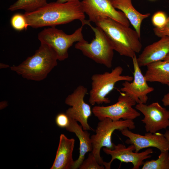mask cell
<instances>
[{
	"label": "cell",
	"instance_id": "6da1fadb",
	"mask_svg": "<svg viewBox=\"0 0 169 169\" xmlns=\"http://www.w3.org/2000/svg\"><path fill=\"white\" fill-rule=\"evenodd\" d=\"M24 14L28 26L34 28L55 27L75 20H79L81 22L85 20L81 1L47 3L35 11L25 12Z\"/></svg>",
	"mask_w": 169,
	"mask_h": 169
},
{
	"label": "cell",
	"instance_id": "7a4b0ae2",
	"mask_svg": "<svg viewBox=\"0 0 169 169\" xmlns=\"http://www.w3.org/2000/svg\"><path fill=\"white\" fill-rule=\"evenodd\" d=\"M110 40L114 50L131 59L142 48L141 37L136 31L110 18L100 17L95 21Z\"/></svg>",
	"mask_w": 169,
	"mask_h": 169
},
{
	"label": "cell",
	"instance_id": "3957f363",
	"mask_svg": "<svg viewBox=\"0 0 169 169\" xmlns=\"http://www.w3.org/2000/svg\"><path fill=\"white\" fill-rule=\"evenodd\" d=\"M58 60L54 50L49 45L41 43L33 55L28 57L19 65L10 68L25 79L40 81L45 79L57 65Z\"/></svg>",
	"mask_w": 169,
	"mask_h": 169
},
{
	"label": "cell",
	"instance_id": "277c9868",
	"mask_svg": "<svg viewBox=\"0 0 169 169\" xmlns=\"http://www.w3.org/2000/svg\"><path fill=\"white\" fill-rule=\"evenodd\" d=\"M85 24L91 28L95 37L90 43L85 39L77 42L75 48L96 63L111 68L114 50L110 40L100 28L93 27L88 20H86Z\"/></svg>",
	"mask_w": 169,
	"mask_h": 169
},
{
	"label": "cell",
	"instance_id": "5b68a950",
	"mask_svg": "<svg viewBox=\"0 0 169 169\" xmlns=\"http://www.w3.org/2000/svg\"><path fill=\"white\" fill-rule=\"evenodd\" d=\"M123 70L122 67L119 66L110 72L94 74L92 76L91 88L89 93L90 104L94 105L110 103V100L106 96L113 90L117 82L133 80V77L132 76L122 75Z\"/></svg>",
	"mask_w": 169,
	"mask_h": 169
},
{
	"label": "cell",
	"instance_id": "8992f818",
	"mask_svg": "<svg viewBox=\"0 0 169 169\" xmlns=\"http://www.w3.org/2000/svg\"><path fill=\"white\" fill-rule=\"evenodd\" d=\"M135 128V123L132 120H113L106 118L100 120L95 130V134L90 136L93 149L92 153L101 165H104L105 161L100 156V151L103 147L112 150L115 144L111 141V136L116 130L121 131L128 128Z\"/></svg>",
	"mask_w": 169,
	"mask_h": 169
},
{
	"label": "cell",
	"instance_id": "52a82bcc",
	"mask_svg": "<svg viewBox=\"0 0 169 169\" xmlns=\"http://www.w3.org/2000/svg\"><path fill=\"white\" fill-rule=\"evenodd\" d=\"M84 25L76 29L71 34H67L55 27L45 28L38 34L41 43L46 44L55 52L58 60L63 61L68 57V50L73 44L82 41V30Z\"/></svg>",
	"mask_w": 169,
	"mask_h": 169
},
{
	"label": "cell",
	"instance_id": "ba28073f",
	"mask_svg": "<svg viewBox=\"0 0 169 169\" xmlns=\"http://www.w3.org/2000/svg\"><path fill=\"white\" fill-rule=\"evenodd\" d=\"M117 102L109 106H95L92 108V113L99 120L109 118L113 120H133L140 116V114L133 106L136 102L124 93L119 92Z\"/></svg>",
	"mask_w": 169,
	"mask_h": 169
},
{
	"label": "cell",
	"instance_id": "9c48e42d",
	"mask_svg": "<svg viewBox=\"0 0 169 169\" xmlns=\"http://www.w3.org/2000/svg\"><path fill=\"white\" fill-rule=\"evenodd\" d=\"M87 89L82 85H79L73 92L66 98L65 102L70 106L66 111V113L69 117L80 124L84 130H93L88 123V119L92 113L90 105L84 100L88 94Z\"/></svg>",
	"mask_w": 169,
	"mask_h": 169
},
{
	"label": "cell",
	"instance_id": "30bf717a",
	"mask_svg": "<svg viewBox=\"0 0 169 169\" xmlns=\"http://www.w3.org/2000/svg\"><path fill=\"white\" fill-rule=\"evenodd\" d=\"M135 108L144 116L141 121L145 124L147 132L155 133L169 126V111L158 102L148 105L139 103Z\"/></svg>",
	"mask_w": 169,
	"mask_h": 169
},
{
	"label": "cell",
	"instance_id": "8fae6325",
	"mask_svg": "<svg viewBox=\"0 0 169 169\" xmlns=\"http://www.w3.org/2000/svg\"><path fill=\"white\" fill-rule=\"evenodd\" d=\"M81 4L90 22L94 23L99 17H106L126 26H130L129 22L124 13L117 10L109 0H83Z\"/></svg>",
	"mask_w": 169,
	"mask_h": 169
},
{
	"label": "cell",
	"instance_id": "7c38bea8",
	"mask_svg": "<svg viewBox=\"0 0 169 169\" xmlns=\"http://www.w3.org/2000/svg\"><path fill=\"white\" fill-rule=\"evenodd\" d=\"M137 57L136 55L132 58L134 68L132 82L124 81L119 91L125 93L137 104H146L148 99L147 95L154 89L147 84L138 63Z\"/></svg>",
	"mask_w": 169,
	"mask_h": 169
},
{
	"label": "cell",
	"instance_id": "4fadbf2b",
	"mask_svg": "<svg viewBox=\"0 0 169 169\" xmlns=\"http://www.w3.org/2000/svg\"><path fill=\"white\" fill-rule=\"evenodd\" d=\"M135 150V147L133 144H131L128 147L121 144H118L117 145L115 144L114 148L112 150L103 147V151L111 156L109 162L105 161L104 166L105 169H110L111 164L113 161L117 159L121 162L131 163L133 166V169H138L143 165V161L151 158V154L153 152V151L151 148H148L145 151L139 153L134 152Z\"/></svg>",
	"mask_w": 169,
	"mask_h": 169
},
{
	"label": "cell",
	"instance_id": "5bb4252c",
	"mask_svg": "<svg viewBox=\"0 0 169 169\" xmlns=\"http://www.w3.org/2000/svg\"><path fill=\"white\" fill-rule=\"evenodd\" d=\"M129 130L126 128L120 131L123 136L129 138L126 140L125 143L134 146L135 152H138L142 149L151 147L156 148L160 151H169V142L164 134L157 132H148L142 135Z\"/></svg>",
	"mask_w": 169,
	"mask_h": 169
},
{
	"label": "cell",
	"instance_id": "9a60e30c",
	"mask_svg": "<svg viewBox=\"0 0 169 169\" xmlns=\"http://www.w3.org/2000/svg\"><path fill=\"white\" fill-rule=\"evenodd\" d=\"M158 41L146 47L137 57L141 67L157 61L163 60L169 53V37L164 36Z\"/></svg>",
	"mask_w": 169,
	"mask_h": 169
},
{
	"label": "cell",
	"instance_id": "2e32d148",
	"mask_svg": "<svg viewBox=\"0 0 169 169\" xmlns=\"http://www.w3.org/2000/svg\"><path fill=\"white\" fill-rule=\"evenodd\" d=\"M75 140L64 134L60 136L55 158L51 169H72L74 164L73 152Z\"/></svg>",
	"mask_w": 169,
	"mask_h": 169
},
{
	"label": "cell",
	"instance_id": "e0dca14e",
	"mask_svg": "<svg viewBox=\"0 0 169 169\" xmlns=\"http://www.w3.org/2000/svg\"><path fill=\"white\" fill-rule=\"evenodd\" d=\"M69 118V124L65 129L67 131L74 133L79 141V156L77 160L74 161L72 169H77L79 168L84 160L86 153L92 151L93 147L90 134L87 131L84 130L81 125H79L77 121Z\"/></svg>",
	"mask_w": 169,
	"mask_h": 169
},
{
	"label": "cell",
	"instance_id": "ac0fdd59",
	"mask_svg": "<svg viewBox=\"0 0 169 169\" xmlns=\"http://www.w3.org/2000/svg\"><path fill=\"white\" fill-rule=\"evenodd\" d=\"M111 3L115 8L124 13L141 37V23L144 19L150 15V13L143 14L139 13L133 6L132 0H115Z\"/></svg>",
	"mask_w": 169,
	"mask_h": 169
},
{
	"label": "cell",
	"instance_id": "d6986e66",
	"mask_svg": "<svg viewBox=\"0 0 169 169\" xmlns=\"http://www.w3.org/2000/svg\"><path fill=\"white\" fill-rule=\"evenodd\" d=\"M144 76L147 82H157L163 84L169 83V62L161 60L146 66Z\"/></svg>",
	"mask_w": 169,
	"mask_h": 169
},
{
	"label": "cell",
	"instance_id": "ffe728a7",
	"mask_svg": "<svg viewBox=\"0 0 169 169\" xmlns=\"http://www.w3.org/2000/svg\"><path fill=\"white\" fill-rule=\"evenodd\" d=\"M47 0H17L8 9L13 11L23 10L25 13L35 11L47 4Z\"/></svg>",
	"mask_w": 169,
	"mask_h": 169
},
{
	"label": "cell",
	"instance_id": "44dd1931",
	"mask_svg": "<svg viewBox=\"0 0 169 169\" xmlns=\"http://www.w3.org/2000/svg\"><path fill=\"white\" fill-rule=\"evenodd\" d=\"M143 165L142 169H169L168 151H161L157 159L146 161Z\"/></svg>",
	"mask_w": 169,
	"mask_h": 169
},
{
	"label": "cell",
	"instance_id": "7402d4cb",
	"mask_svg": "<svg viewBox=\"0 0 169 169\" xmlns=\"http://www.w3.org/2000/svg\"><path fill=\"white\" fill-rule=\"evenodd\" d=\"M10 23L12 28L18 31L27 29L28 26L24 14L19 13H16L12 16Z\"/></svg>",
	"mask_w": 169,
	"mask_h": 169
},
{
	"label": "cell",
	"instance_id": "603a6c76",
	"mask_svg": "<svg viewBox=\"0 0 169 169\" xmlns=\"http://www.w3.org/2000/svg\"><path fill=\"white\" fill-rule=\"evenodd\" d=\"M79 168V169H105L103 165L99 164L91 152L89 154L87 159L84 160Z\"/></svg>",
	"mask_w": 169,
	"mask_h": 169
},
{
	"label": "cell",
	"instance_id": "cb8c5ba5",
	"mask_svg": "<svg viewBox=\"0 0 169 169\" xmlns=\"http://www.w3.org/2000/svg\"><path fill=\"white\" fill-rule=\"evenodd\" d=\"M167 18L166 14L164 12H156L154 13L151 18L152 24L156 28H162L165 25Z\"/></svg>",
	"mask_w": 169,
	"mask_h": 169
},
{
	"label": "cell",
	"instance_id": "d4e9b609",
	"mask_svg": "<svg viewBox=\"0 0 169 169\" xmlns=\"http://www.w3.org/2000/svg\"><path fill=\"white\" fill-rule=\"evenodd\" d=\"M57 125L61 128H66L69 125L70 120L66 113H60L56 116L55 119Z\"/></svg>",
	"mask_w": 169,
	"mask_h": 169
},
{
	"label": "cell",
	"instance_id": "484cf974",
	"mask_svg": "<svg viewBox=\"0 0 169 169\" xmlns=\"http://www.w3.org/2000/svg\"><path fill=\"white\" fill-rule=\"evenodd\" d=\"M153 31L155 34L158 37L161 38L164 36L169 37V15L164 26L160 28H155L153 29Z\"/></svg>",
	"mask_w": 169,
	"mask_h": 169
},
{
	"label": "cell",
	"instance_id": "4316f807",
	"mask_svg": "<svg viewBox=\"0 0 169 169\" xmlns=\"http://www.w3.org/2000/svg\"><path fill=\"white\" fill-rule=\"evenodd\" d=\"M161 101L164 106H169V93L164 95Z\"/></svg>",
	"mask_w": 169,
	"mask_h": 169
},
{
	"label": "cell",
	"instance_id": "83f0119b",
	"mask_svg": "<svg viewBox=\"0 0 169 169\" xmlns=\"http://www.w3.org/2000/svg\"><path fill=\"white\" fill-rule=\"evenodd\" d=\"M83 0H57L56 2L59 3H64L71 1H82Z\"/></svg>",
	"mask_w": 169,
	"mask_h": 169
},
{
	"label": "cell",
	"instance_id": "f1b7e54d",
	"mask_svg": "<svg viewBox=\"0 0 169 169\" xmlns=\"http://www.w3.org/2000/svg\"><path fill=\"white\" fill-rule=\"evenodd\" d=\"M165 137L169 142V131L167 130L164 134Z\"/></svg>",
	"mask_w": 169,
	"mask_h": 169
},
{
	"label": "cell",
	"instance_id": "f546056e",
	"mask_svg": "<svg viewBox=\"0 0 169 169\" xmlns=\"http://www.w3.org/2000/svg\"><path fill=\"white\" fill-rule=\"evenodd\" d=\"M163 60L169 62V53L165 58Z\"/></svg>",
	"mask_w": 169,
	"mask_h": 169
},
{
	"label": "cell",
	"instance_id": "4dcf8cb0",
	"mask_svg": "<svg viewBox=\"0 0 169 169\" xmlns=\"http://www.w3.org/2000/svg\"><path fill=\"white\" fill-rule=\"evenodd\" d=\"M110 2H112L113 1L115 0H109Z\"/></svg>",
	"mask_w": 169,
	"mask_h": 169
},
{
	"label": "cell",
	"instance_id": "1f68e13d",
	"mask_svg": "<svg viewBox=\"0 0 169 169\" xmlns=\"http://www.w3.org/2000/svg\"><path fill=\"white\" fill-rule=\"evenodd\" d=\"M149 0L153 1H155V0Z\"/></svg>",
	"mask_w": 169,
	"mask_h": 169
},
{
	"label": "cell",
	"instance_id": "d6a6232c",
	"mask_svg": "<svg viewBox=\"0 0 169 169\" xmlns=\"http://www.w3.org/2000/svg\"><path fill=\"white\" fill-rule=\"evenodd\" d=\"M167 85L168 86L169 88V83Z\"/></svg>",
	"mask_w": 169,
	"mask_h": 169
}]
</instances>
